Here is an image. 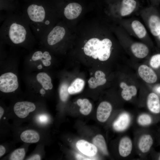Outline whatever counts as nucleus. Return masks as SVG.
<instances>
[{
	"mask_svg": "<svg viewBox=\"0 0 160 160\" xmlns=\"http://www.w3.org/2000/svg\"><path fill=\"white\" fill-rule=\"evenodd\" d=\"M1 40L15 45H25L34 42L35 37L22 13L7 15L0 29Z\"/></svg>",
	"mask_w": 160,
	"mask_h": 160,
	"instance_id": "obj_1",
	"label": "nucleus"
},
{
	"mask_svg": "<svg viewBox=\"0 0 160 160\" xmlns=\"http://www.w3.org/2000/svg\"><path fill=\"white\" fill-rule=\"evenodd\" d=\"M22 13L35 36L40 41L53 27L54 13L47 5L32 3Z\"/></svg>",
	"mask_w": 160,
	"mask_h": 160,
	"instance_id": "obj_2",
	"label": "nucleus"
},
{
	"mask_svg": "<svg viewBox=\"0 0 160 160\" xmlns=\"http://www.w3.org/2000/svg\"><path fill=\"white\" fill-rule=\"evenodd\" d=\"M113 43L109 39L105 38L102 40L97 38L89 39L84 45L85 54L95 59L105 61L110 57Z\"/></svg>",
	"mask_w": 160,
	"mask_h": 160,
	"instance_id": "obj_3",
	"label": "nucleus"
},
{
	"mask_svg": "<svg viewBox=\"0 0 160 160\" xmlns=\"http://www.w3.org/2000/svg\"><path fill=\"white\" fill-rule=\"evenodd\" d=\"M139 15L147 28L160 46V9L150 5L141 9Z\"/></svg>",
	"mask_w": 160,
	"mask_h": 160,
	"instance_id": "obj_4",
	"label": "nucleus"
},
{
	"mask_svg": "<svg viewBox=\"0 0 160 160\" xmlns=\"http://www.w3.org/2000/svg\"><path fill=\"white\" fill-rule=\"evenodd\" d=\"M118 21L119 25L131 36L141 40L147 45L151 44L152 41L147 29L140 20L132 17L123 18Z\"/></svg>",
	"mask_w": 160,
	"mask_h": 160,
	"instance_id": "obj_5",
	"label": "nucleus"
},
{
	"mask_svg": "<svg viewBox=\"0 0 160 160\" xmlns=\"http://www.w3.org/2000/svg\"><path fill=\"white\" fill-rule=\"evenodd\" d=\"M139 0H117L114 6V14L118 20L131 16L139 10Z\"/></svg>",
	"mask_w": 160,
	"mask_h": 160,
	"instance_id": "obj_6",
	"label": "nucleus"
},
{
	"mask_svg": "<svg viewBox=\"0 0 160 160\" xmlns=\"http://www.w3.org/2000/svg\"><path fill=\"white\" fill-rule=\"evenodd\" d=\"M66 34L63 26L57 25L52 28L40 40L42 43L49 46H54L61 42Z\"/></svg>",
	"mask_w": 160,
	"mask_h": 160,
	"instance_id": "obj_7",
	"label": "nucleus"
},
{
	"mask_svg": "<svg viewBox=\"0 0 160 160\" xmlns=\"http://www.w3.org/2000/svg\"><path fill=\"white\" fill-rule=\"evenodd\" d=\"M17 76L12 72H7L0 76V90L4 93L13 92L18 88Z\"/></svg>",
	"mask_w": 160,
	"mask_h": 160,
	"instance_id": "obj_8",
	"label": "nucleus"
},
{
	"mask_svg": "<svg viewBox=\"0 0 160 160\" xmlns=\"http://www.w3.org/2000/svg\"><path fill=\"white\" fill-rule=\"evenodd\" d=\"M36 109L35 104L31 102L21 101L16 103L14 106V111L15 115L19 118H25L29 113Z\"/></svg>",
	"mask_w": 160,
	"mask_h": 160,
	"instance_id": "obj_9",
	"label": "nucleus"
},
{
	"mask_svg": "<svg viewBox=\"0 0 160 160\" xmlns=\"http://www.w3.org/2000/svg\"><path fill=\"white\" fill-rule=\"evenodd\" d=\"M138 71L140 77L145 82L153 84L157 81L156 74L152 69L148 66L141 65L139 67Z\"/></svg>",
	"mask_w": 160,
	"mask_h": 160,
	"instance_id": "obj_10",
	"label": "nucleus"
},
{
	"mask_svg": "<svg viewBox=\"0 0 160 160\" xmlns=\"http://www.w3.org/2000/svg\"><path fill=\"white\" fill-rule=\"evenodd\" d=\"M82 9L81 6L80 4L71 3L64 8L63 14L66 18L72 20L76 18L80 15Z\"/></svg>",
	"mask_w": 160,
	"mask_h": 160,
	"instance_id": "obj_11",
	"label": "nucleus"
},
{
	"mask_svg": "<svg viewBox=\"0 0 160 160\" xmlns=\"http://www.w3.org/2000/svg\"><path fill=\"white\" fill-rule=\"evenodd\" d=\"M76 145L81 152L87 156H94L97 152V148L94 144L83 140L78 141Z\"/></svg>",
	"mask_w": 160,
	"mask_h": 160,
	"instance_id": "obj_12",
	"label": "nucleus"
},
{
	"mask_svg": "<svg viewBox=\"0 0 160 160\" xmlns=\"http://www.w3.org/2000/svg\"><path fill=\"white\" fill-rule=\"evenodd\" d=\"M111 105L106 101H103L99 105L97 110V117L98 121L103 122L109 117L112 111Z\"/></svg>",
	"mask_w": 160,
	"mask_h": 160,
	"instance_id": "obj_13",
	"label": "nucleus"
},
{
	"mask_svg": "<svg viewBox=\"0 0 160 160\" xmlns=\"http://www.w3.org/2000/svg\"><path fill=\"white\" fill-rule=\"evenodd\" d=\"M130 121V116L127 113H122L113 124V129L117 131H122L125 129L129 126Z\"/></svg>",
	"mask_w": 160,
	"mask_h": 160,
	"instance_id": "obj_14",
	"label": "nucleus"
},
{
	"mask_svg": "<svg viewBox=\"0 0 160 160\" xmlns=\"http://www.w3.org/2000/svg\"><path fill=\"white\" fill-rule=\"evenodd\" d=\"M106 82L105 75L103 71L98 70L95 74V77H91L88 81L89 87L95 89L98 86L105 84Z\"/></svg>",
	"mask_w": 160,
	"mask_h": 160,
	"instance_id": "obj_15",
	"label": "nucleus"
},
{
	"mask_svg": "<svg viewBox=\"0 0 160 160\" xmlns=\"http://www.w3.org/2000/svg\"><path fill=\"white\" fill-rule=\"evenodd\" d=\"M147 105L149 110L152 113H158L160 112V101L156 94L152 92L148 95Z\"/></svg>",
	"mask_w": 160,
	"mask_h": 160,
	"instance_id": "obj_16",
	"label": "nucleus"
},
{
	"mask_svg": "<svg viewBox=\"0 0 160 160\" xmlns=\"http://www.w3.org/2000/svg\"><path fill=\"white\" fill-rule=\"evenodd\" d=\"M132 149V143L131 139L125 137L120 140L119 147V152L121 156L125 157L131 153Z\"/></svg>",
	"mask_w": 160,
	"mask_h": 160,
	"instance_id": "obj_17",
	"label": "nucleus"
},
{
	"mask_svg": "<svg viewBox=\"0 0 160 160\" xmlns=\"http://www.w3.org/2000/svg\"><path fill=\"white\" fill-rule=\"evenodd\" d=\"M21 140L27 143H33L38 142L40 136L36 131L32 130H27L23 131L20 135Z\"/></svg>",
	"mask_w": 160,
	"mask_h": 160,
	"instance_id": "obj_18",
	"label": "nucleus"
},
{
	"mask_svg": "<svg viewBox=\"0 0 160 160\" xmlns=\"http://www.w3.org/2000/svg\"><path fill=\"white\" fill-rule=\"evenodd\" d=\"M120 86L122 89L121 92V96L126 100H131L133 96L137 94V89L134 86H128L124 82H122L120 83Z\"/></svg>",
	"mask_w": 160,
	"mask_h": 160,
	"instance_id": "obj_19",
	"label": "nucleus"
},
{
	"mask_svg": "<svg viewBox=\"0 0 160 160\" xmlns=\"http://www.w3.org/2000/svg\"><path fill=\"white\" fill-rule=\"evenodd\" d=\"M153 143V139L150 135H144L139 140L138 144L139 148L142 152H147L150 149Z\"/></svg>",
	"mask_w": 160,
	"mask_h": 160,
	"instance_id": "obj_20",
	"label": "nucleus"
},
{
	"mask_svg": "<svg viewBox=\"0 0 160 160\" xmlns=\"http://www.w3.org/2000/svg\"><path fill=\"white\" fill-rule=\"evenodd\" d=\"M85 82L82 79L78 78L74 80L68 87L69 94H74L81 92L84 88Z\"/></svg>",
	"mask_w": 160,
	"mask_h": 160,
	"instance_id": "obj_21",
	"label": "nucleus"
},
{
	"mask_svg": "<svg viewBox=\"0 0 160 160\" xmlns=\"http://www.w3.org/2000/svg\"><path fill=\"white\" fill-rule=\"evenodd\" d=\"M93 143L103 154L105 155H108L105 141L102 135H98L96 136L93 139Z\"/></svg>",
	"mask_w": 160,
	"mask_h": 160,
	"instance_id": "obj_22",
	"label": "nucleus"
},
{
	"mask_svg": "<svg viewBox=\"0 0 160 160\" xmlns=\"http://www.w3.org/2000/svg\"><path fill=\"white\" fill-rule=\"evenodd\" d=\"M77 104L80 107L79 111L82 114L87 115L91 112L92 104L87 99H79L77 101Z\"/></svg>",
	"mask_w": 160,
	"mask_h": 160,
	"instance_id": "obj_23",
	"label": "nucleus"
},
{
	"mask_svg": "<svg viewBox=\"0 0 160 160\" xmlns=\"http://www.w3.org/2000/svg\"><path fill=\"white\" fill-rule=\"evenodd\" d=\"M36 79L44 89L46 90L49 89L48 85L51 83L52 80L50 77L47 73L44 72L39 73L37 75Z\"/></svg>",
	"mask_w": 160,
	"mask_h": 160,
	"instance_id": "obj_24",
	"label": "nucleus"
},
{
	"mask_svg": "<svg viewBox=\"0 0 160 160\" xmlns=\"http://www.w3.org/2000/svg\"><path fill=\"white\" fill-rule=\"evenodd\" d=\"M25 155V151L24 148H20L15 150L11 154L9 159L11 160H22Z\"/></svg>",
	"mask_w": 160,
	"mask_h": 160,
	"instance_id": "obj_25",
	"label": "nucleus"
},
{
	"mask_svg": "<svg viewBox=\"0 0 160 160\" xmlns=\"http://www.w3.org/2000/svg\"><path fill=\"white\" fill-rule=\"evenodd\" d=\"M68 88V85L66 83L63 84L60 87V100L63 102L66 101L68 98L69 93Z\"/></svg>",
	"mask_w": 160,
	"mask_h": 160,
	"instance_id": "obj_26",
	"label": "nucleus"
},
{
	"mask_svg": "<svg viewBox=\"0 0 160 160\" xmlns=\"http://www.w3.org/2000/svg\"><path fill=\"white\" fill-rule=\"evenodd\" d=\"M152 121L151 117L149 115L146 114L140 115L137 119L138 123L142 126L148 125L151 124Z\"/></svg>",
	"mask_w": 160,
	"mask_h": 160,
	"instance_id": "obj_27",
	"label": "nucleus"
},
{
	"mask_svg": "<svg viewBox=\"0 0 160 160\" xmlns=\"http://www.w3.org/2000/svg\"><path fill=\"white\" fill-rule=\"evenodd\" d=\"M150 64L154 68H157L160 67V53L155 54L151 57Z\"/></svg>",
	"mask_w": 160,
	"mask_h": 160,
	"instance_id": "obj_28",
	"label": "nucleus"
},
{
	"mask_svg": "<svg viewBox=\"0 0 160 160\" xmlns=\"http://www.w3.org/2000/svg\"><path fill=\"white\" fill-rule=\"evenodd\" d=\"M43 51L37 50L32 55L31 59L34 61L41 60L43 58Z\"/></svg>",
	"mask_w": 160,
	"mask_h": 160,
	"instance_id": "obj_29",
	"label": "nucleus"
},
{
	"mask_svg": "<svg viewBox=\"0 0 160 160\" xmlns=\"http://www.w3.org/2000/svg\"><path fill=\"white\" fill-rule=\"evenodd\" d=\"M37 120L40 123L44 124L46 123L48 121V117L46 114H40L37 116Z\"/></svg>",
	"mask_w": 160,
	"mask_h": 160,
	"instance_id": "obj_30",
	"label": "nucleus"
},
{
	"mask_svg": "<svg viewBox=\"0 0 160 160\" xmlns=\"http://www.w3.org/2000/svg\"><path fill=\"white\" fill-rule=\"evenodd\" d=\"M93 156H89V157H86L79 154H77L76 157L78 160H95L97 158Z\"/></svg>",
	"mask_w": 160,
	"mask_h": 160,
	"instance_id": "obj_31",
	"label": "nucleus"
},
{
	"mask_svg": "<svg viewBox=\"0 0 160 160\" xmlns=\"http://www.w3.org/2000/svg\"><path fill=\"white\" fill-rule=\"evenodd\" d=\"M150 5L159 7L160 4V0H148Z\"/></svg>",
	"mask_w": 160,
	"mask_h": 160,
	"instance_id": "obj_32",
	"label": "nucleus"
},
{
	"mask_svg": "<svg viewBox=\"0 0 160 160\" xmlns=\"http://www.w3.org/2000/svg\"><path fill=\"white\" fill-rule=\"evenodd\" d=\"M27 159L29 160H40L41 159V158L39 155L35 154Z\"/></svg>",
	"mask_w": 160,
	"mask_h": 160,
	"instance_id": "obj_33",
	"label": "nucleus"
},
{
	"mask_svg": "<svg viewBox=\"0 0 160 160\" xmlns=\"http://www.w3.org/2000/svg\"><path fill=\"white\" fill-rule=\"evenodd\" d=\"M6 149L4 147L1 145H0V157L2 156L5 153Z\"/></svg>",
	"mask_w": 160,
	"mask_h": 160,
	"instance_id": "obj_34",
	"label": "nucleus"
},
{
	"mask_svg": "<svg viewBox=\"0 0 160 160\" xmlns=\"http://www.w3.org/2000/svg\"><path fill=\"white\" fill-rule=\"evenodd\" d=\"M42 62L43 64L46 66L50 65L51 63L50 60L45 59L43 58L42 59Z\"/></svg>",
	"mask_w": 160,
	"mask_h": 160,
	"instance_id": "obj_35",
	"label": "nucleus"
},
{
	"mask_svg": "<svg viewBox=\"0 0 160 160\" xmlns=\"http://www.w3.org/2000/svg\"><path fill=\"white\" fill-rule=\"evenodd\" d=\"M4 110L2 107H0V119H1L4 113Z\"/></svg>",
	"mask_w": 160,
	"mask_h": 160,
	"instance_id": "obj_36",
	"label": "nucleus"
},
{
	"mask_svg": "<svg viewBox=\"0 0 160 160\" xmlns=\"http://www.w3.org/2000/svg\"><path fill=\"white\" fill-rule=\"evenodd\" d=\"M49 88V89H51L53 87V85L52 83H50L48 85Z\"/></svg>",
	"mask_w": 160,
	"mask_h": 160,
	"instance_id": "obj_37",
	"label": "nucleus"
},
{
	"mask_svg": "<svg viewBox=\"0 0 160 160\" xmlns=\"http://www.w3.org/2000/svg\"><path fill=\"white\" fill-rule=\"evenodd\" d=\"M40 92L41 94H44L45 93V90L43 89H42L40 90Z\"/></svg>",
	"mask_w": 160,
	"mask_h": 160,
	"instance_id": "obj_38",
	"label": "nucleus"
},
{
	"mask_svg": "<svg viewBox=\"0 0 160 160\" xmlns=\"http://www.w3.org/2000/svg\"><path fill=\"white\" fill-rule=\"evenodd\" d=\"M37 68L38 69H40L42 68V66L41 64H40V65H39L38 67Z\"/></svg>",
	"mask_w": 160,
	"mask_h": 160,
	"instance_id": "obj_39",
	"label": "nucleus"
},
{
	"mask_svg": "<svg viewBox=\"0 0 160 160\" xmlns=\"http://www.w3.org/2000/svg\"><path fill=\"white\" fill-rule=\"evenodd\" d=\"M156 91L160 93V87H159L157 88Z\"/></svg>",
	"mask_w": 160,
	"mask_h": 160,
	"instance_id": "obj_40",
	"label": "nucleus"
},
{
	"mask_svg": "<svg viewBox=\"0 0 160 160\" xmlns=\"http://www.w3.org/2000/svg\"><path fill=\"white\" fill-rule=\"evenodd\" d=\"M159 160H160V156H159Z\"/></svg>",
	"mask_w": 160,
	"mask_h": 160,
	"instance_id": "obj_41",
	"label": "nucleus"
}]
</instances>
